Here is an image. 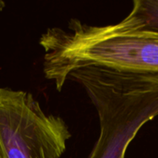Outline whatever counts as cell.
I'll return each instance as SVG.
<instances>
[{
	"instance_id": "cell-3",
	"label": "cell",
	"mask_w": 158,
	"mask_h": 158,
	"mask_svg": "<svg viewBox=\"0 0 158 158\" xmlns=\"http://www.w3.org/2000/svg\"><path fill=\"white\" fill-rule=\"evenodd\" d=\"M71 134L32 94L0 87V158H61Z\"/></svg>"
},
{
	"instance_id": "cell-1",
	"label": "cell",
	"mask_w": 158,
	"mask_h": 158,
	"mask_svg": "<svg viewBox=\"0 0 158 158\" xmlns=\"http://www.w3.org/2000/svg\"><path fill=\"white\" fill-rule=\"evenodd\" d=\"M44 50V74L61 91L74 70L99 66L158 73V32L119 22L92 26L71 19L69 31L51 28L39 41Z\"/></svg>"
},
{
	"instance_id": "cell-4",
	"label": "cell",
	"mask_w": 158,
	"mask_h": 158,
	"mask_svg": "<svg viewBox=\"0 0 158 158\" xmlns=\"http://www.w3.org/2000/svg\"><path fill=\"white\" fill-rule=\"evenodd\" d=\"M120 23L129 28L158 32V0H135L131 12Z\"/></svg>"
},
{
	"instance_id": "cell-2",
	"label": "cell",
	"mask_w": 158,
	"mask_h": 158,
	"mask_svg": "<svg viewBox=\"0 0 158 158\" xmlns=\"http://www.w3.org/2000/svg\"><path fill=\"white\" fill-rule=\"evenodd\" d=\"M96 109L100 133L87 158H125L140 129L158 117V73L89 66L69 76Z\"/></svg>"
},
{
	"instance_id": "cell-5",
	"label": "cell",
	"mask_w": 158,
	"mask_h": 158,
	"mask_svg": "<svg viewBox=\"0 0 158 158\" xmlns=\"http://www.w3.org/2000/svg\"><path fill=\"white\" fill-rule=\"evenodd\" d=\"M5 6H6V3L4 1H1L0 0V11H2Z\"/></svg>"
}]
</instances>
